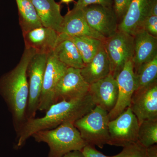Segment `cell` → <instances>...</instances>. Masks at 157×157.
I'll list each match as a JSON object with an SVG mask.
<instances>
[{"label": "cell", "mask_w": 157, "mask_h": 157, "mask_svg": "<svg viewBox=\"0 0 157 157\" xmlns=\"http://www.w3.org/2000/svg\"><path fill=\"white\" fill-rule=\"evenodd\" d=\"M95 106L89 94L79 99L62 101L52 104L42 117H35L25 122L16 133L15 147H22L36 132L54 128L65 123L75 122Z\"/></svg>", "instance_id": "6da1fadb"}, {"label": "cell", "mask_w": 157, "mask_h": 157, "mask_svg": "<svg viewBox=\"0 0 157 157\" xmlns=\"http://www.w3.org/2000/svg\"><path fill=\"white\" fill-rule=\"evenodd\" d=\"M36 53L25 48L16 67L0 78V94L11 113L16 133L27 121L29 87L27 70L30 61Z\"/></svg>", "instance_id": "7a4b0ae2"}, {"label": "cell", "mask_w": 157, "mask_h": 157, "mask_svg": "<svg viewBox=\"0 0 157 157\" xmlns=\"http://www.w3.org/2000/svg\"><path fill=\"white\" fill-rule=\"evenodd\" d=\"M32 137L36 142L48 145V157H61L73 151H81L87 144L73 122L65 123L54 128L39 131Z\"/></svg>", "instance_id": "3957f363"}, {"label": "cell", "mask_w": 157, "mask_h": 157, "mask_svg": "<svg viewBox=\"0 0 157 157\" xmlns=\"http://www.w3.org/2000/svg\"><path fill=\"white\" fill-rule=\"evenodd\" d=\"M108 112L96 106L87 114L78 119L74 125L87 144L103 148L109 139Z\"/></svg>", "instance_id": "277c9868"}, {"label": "cell", "mask_w": 157, "mask_h": 157, "mask_svg": "<svg viewBox=\"0 0 157 157\" xmlns=\"http://www.w3.org/2000/svg\"><path fill=\"white\" fill-rule=\"evenodd\" d=\"M104 46L109 59L110 74L116 78L127 62L134 55V37L118 30L106 39Z\"/></svg>", "instance_id": "5b68a950"}, {"label": "cell", "mask_w": 157, "mask_h": 157, "mask_svg": "<svg viewBox=\"0 0 157 157\" xmlns=\"http://www.w3.org/2000/svg\"><path fill=\"white\" fill-rule=\"evenodd\" d=\"M139 127L137 117L128 107L117 117L109 121L108 144L124 147L137 142Z\"/></svg>", "instance_id": "8992f818"}, {"label": "cell", "mask_w": 157, "mask_h": 157, "mask_svg": "<svg viewBox=\"0 0 157 157\" xmlns=\"http://www.w3.org/2000/svg\"><path fill=\"white\" fill-rule=\"evenodd\" d=\"M48 55L35 54L28 66L27 75L29 96L26 110L27 121L35 118L38 110Z\"/></svg>", "instance_id": "52a82bcc"}, {"label": "cell", "mask_w": 157, "mask_h": 157, "mask_svg": "<svg viewBox=\"0 0 157 157\" xmlns=\"http://www.w3.org/2000/svg\"><path fill=\"white\" fill-rule=\"evenodd\" d=\"M67 67L60 61L53 52L48 55L38 110L45 111L55 104V92Z\"/></svg>", "instance_id": "ba28073f"}, {"label": "cell", "mask_w": 157, "mask_h": 157, "mask_svg": "<svg viewBox=\"0 0 157 157\" xmlns=\"http://www.w3.org/2000/svg\"><path fill=\"white\" fill-rule=\"evenodd\" d=\"M82 10L90 26L106 39L118 31L119 23L113 7L91 5Z\"/></svg>", "instance_id": "9c48e42d"}, {"label": "cell", "mask_w": 157, "mask_h": 157, "mask_svg": "<svg viewBox=\"0 0 157 157\" xmlns=\"http://www.w3.org/2000/svg\"><path fill=\"white\" fill-rule=\"evenodd\" d=\"M89 86L82 76L80 69L68 67L56 88L55 104L83 98L89 94Z\"/></svg>", "instance_id": "30bf717a"}, {"label": "cell", "mask_w": 157, "mask_h": 157, "mask_svg": "<svg viewBox=\"0 0 157 157\" xmlns=\"http://www.w3.org/2000/svg\"><path fill=\"white\" fill-rule=\"evenodd\" d=\"M118 97L115 107L108 113L109 121L114 119L129 107L136 90V79L132 60L127 62L117 76Z\"/></svg>", "instance_id": "8fae6325"}, {"label": "cell", "mask_w": 157, "mask_h": 157, "mask_svg": "<svg viewBox=\"0 0 157 157\" xmlns=\"http://www.w3.org/2000/svg\"><path fill=\"white\" fill-rule=\"evenodd\" d=\"M129 108L135 114L139 124L144 121L157 120V82L135 91Z\"/></svg>", "instance_id": "7c38bea8"}, {"label": "cell", "mask_w": 157, "mask_h": 157, "mask_svg": "<svg viewBox=\"0 0 157 157\" xmlns=\"http://www.w3.org/2000/svg\"><path fill=\"white\" fill-rule=\"evenodd\" d=\"M118 91L116 79L109 74L107 77L90 85L89 94L96 106L109 113L116 104Z\"/></svg>", "instance_id": "4fadbf2b"}, {"label": "cell", "mask_w": 157, "mask_h": 157, "mask_svg": "<svg viewBox=\"0 0 157 157\" xmlns=\"http://www.w3.org/2000/svg\"><path fill=\"white\" fill-rule=\"evenodd\" d=\"M25 48L36 53L49 54L53 52L59 41V33L53 29L41 26L23 34Z\"/></svg>", "instance_id": "5bb4252c"}, {"label": "cell", "mask_w": 157, "mask_h": 157, "mask_svg": "<svg viewBox=\"0 0 157 157\" xmlns=\"http://www.w3.org/2000/svg\"><path fill=\"white\" fill-rule=\"evenodd\" d=\"M155 0H132L128 10L121 21L118 30L134 36L141 28L144 21L150 16Z\"/></svg>", "instance_id": "9a60e30c"}, {"label": "cell", "mask_w": 157, "mask_h": 157, "mask_svg": "<svg viewBox=\"0 0 157 157\" xmlns=\"http://www.w3.org/2000/svg\"><path fill=\"white\" fill-rule=\"evenodd\" d=\"M60 34L69 36H87L104 42L106 38L98 33L88 24L82 9H73L63 16Z\"/></svg>", "instance_id": "2e32d148"}, {"label": "cell", "mask_w": 157, "mask_h": 157, "mask_svg": "<svg viewBox=\"0 0 157 157\" xmlns=\"http://www.w3.org/2000/svg\"><path fill=\"white\" fill-rule=\"evenodd\" d=\"M133 37L134 49L132 60L135 71L157 56V38L142 29L138 30Z\"/></svg>", "instance_id": "e0dca14e"}, {"label": "cell", "mask_w": 157, "mask_h": 157, "mask_svg": "<svg viewBox=\"0 0 157 157\" xmlns=\"http://www.w3.org/2000/svg\"><path fill=\"white\" fill-rule=\"evenodd\" d=\"M42 26L60 33L63 16L60 5L55 0H32Z\"/></svg>", "instance_id": "ac0fdd59"}, {"label": "cell", "mask_w": 157, "mask_h": 157, "mask_svg": "<svg viewBox=\"0 0 157 157\" xmlns=\"http://www.w3.org/2000/svg\"><path fill=\"white\" fill-rule=\"evenodd\" d=\"M85 81L90 85L110 74L109 59L103 45L95 56L80 69Z\"/></svg>", "instance_id": "d6986e66"}, {"label": "cell", "mask_w": 157, "mask_h": 157, "mask_svg": "<svg viewBox=\"0 0 157 157\" xmlns=\"http://www.w3.org/2000/svg\"><path fill=\"white\" fill-rule=\"evenodd\" d=\"M53 52L58 59L67 67L81 69L84 63L76 45L71 40L61 36Z\"/></svg>", "instance_id": "ffe728a7"}, {"label": "cell", "mask_w": 157, "mask_h": 157, "mask_svg": "<svg viewBox=\"0 0 157 157\" xmlns=\"http://www.w3.org/2000/svg\"><path fill=\"white\" fill-rule=\"evenodd\" d=\"M22 34L42 26L32 0H15Z\"/></svg>", "instance_id": "44dd1931"}, {"label": "cell", "mask_w": 157, "mask_h": 157, "mask_svg": "<svg viewBox=\"0 0 157 157\" xmlns=\"http://www.w3.org/2000/svg\"><path fill=\"white\" fill-rule=\"evenodd\" d=\"M61 36L71 40L76 45L84 64L87 63L104 45V42L87 36H69L60 34Z\"/></svg>", "instance_id": "7402d4cb"}, {"label": "cell", "mask_w": 157, "mask_h": 157, "mask_svg": "<svg viewBox=\"0 0 157 157\" xmlns=\"http://www.w3.org/2000/svg\"><path fill=\"white\" fill-rule=\"evenodd\" d=\"M136 90L148 87L157 82V56L135 71Z\"/></svg>", "instance_id": "603a6c76"}, {"label": "cell", "mask_w": 157, "mask_h": 157, "mask_svg": "<svg viewBox=\"0 0 157 157\" xmlns=\"http://www.w3.org/2000/svg\"><path fill=\"white\" fill-rule=\"evenodd\" d=\"M137 141L144 147L157 143V120L144 121L139 124Z\"/></svg>", "instance_id": "cb8c5ba5"}, {"label": "cell", "mask_w": 157, "mask_h": 157, "mask_svg": "<svg viewBox=\"0 0 157 157\" xmlns=\"http://www.w3.org/2000/svg\"><path fill=\"white\" fill-rule=\"evenodd\" d=\"M114 157H147V148L138 141L123 147V149Z\"/></svg>", "instance_id": "d4e9b609"}, {"label": "cell", "mask_w": 157, "mask_h": 157, "mask_svg": "<svg viewBox=\"0 0 157 157\" xmlns=\"http://www.w3.org/2000/svg\"><path fill=\"white\" fill-rule=\"evenodd\" d=\"M95 5L111 7L113 6V0H78L73 9H83L87 6Z\"/></svg>", "instance_id": "484cf974"}, {"label": "cell", "mask_w": 157, "mask_h": 157, "mask_svg": "<svg viewBox=\"0 0 157 157\" xmlns=\"http://www.w3.org/2000/svg\"><path fill=\"white\" fill-rule=\"evenodd\" d=\"M131 1L132 0H113V8L120 22L125 14Z\"/></svg>", "instance_id": "4316f807"}, {"label": "cell", "mask_w": 157, "mask_h": 157, "mask_svg": "<svg viewBox=\"0 0 157 157\" xmlns=\"http://www.w3.org/2000/svg\"><path fill=\"white\" fill-rule=\"evenodd\" d=\"M157 38V16H149L144 21L141 28Z\"/></svg>", "instance_id": "83f0119b"}, {"label": "cell", "mask_w": 157, "mask_h": 157, "mask_svg": "<svg viewBox=\"0 0 157 157\" xmlns=\"http://www.w3.org/2000/svg\"><path fill=\"white\" fill-rule=\"evenodd\" d=\"M81 151L84 157H114V156H108L105 155L97 150L94 146L90 144H87L85 146Z\"/></svg>", "instance_id": "f1b7e54d"}, {"label": "cell", "mask_w": 157, "mask_h": 157, "mask_svg": "<svg viewBox=\"0 0 157 157\" xmlns=\"http://www.w3.org/2000/svg\"><path fill=\"white\" fill-rule=\"evenodd\" d=\"M147 157H157V144L152 145L147 148Z\"/></svg>", "instance_id": "f546056e"}, {"label": "cell", "mask_w": 157, "mask_h": 157, "mask_svg": "<svg viewBox=\"0 0 157 157\" xmlns=\"http://www.w3.org/2000/svg\"><path fill=\"white\" fill-rule=\"evenodd\" d=\"M61 157H84L81 151H73L69 152Z\"/></svg>", "instance_id": "4dcf8cb0"}, {"label": "cell", "mask_w": 157, "mask_h": 157, "mask_svg": "<svg viewBox=\"0 0 157 157\" xmlns=\"http://www.w3.org/2000/svg\"><path fill=\"white\" fill-rule=\"evenodd\" d=\"M157 16V0H155L152 4L150 11V16Z\"/></svg>", "instance_id": "1f68e13d"}, {"label": "cell", "mask_w": 157, "mask_h": 157, "mask_svg": "<svg viewBox=\"0 0 157 157\" xmlns=\"http://www.w3.org/2000/svg\"><path fill=\"white\" fill-rule=\"evenodd\" d=\"M73 0H61V3L68 4L71 2H73Z\"/></svg>", "instance_id": "d6a6232c"}]
</instances>
